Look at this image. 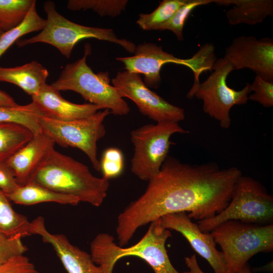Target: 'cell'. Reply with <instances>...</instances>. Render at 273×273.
<instances>
[{
    "label": "cell",
    "instance_id": "26",
    "mask_svg": "<svg viewBox=\"0 0 273 273\" xmlns=\"http://www.w3.org/2000/svg\"><path fill=\"white\" fill-rule=\"evenodd\" d=\"M34 0H0V27L4 32L19 25L25 19Z\"/></svg>",
    "mask_w": 273,
    "mask_h": 273
},
{
    "label": "cell",
    "instance_id": "27",
    "mask_svg": "<svg viewBox=\"0 0 273 273\" xmlns=\"http://www.w3.org/2000/svg\"><path fill=\"white\" fill-rule=\"evenodd\" d=\"M127 0H69L67 8L71 11L92 10L101 17H115L126 9Z\"/></svg>",
    "mask_w": 273,
    "mask_h": 273
},
{
    "label": "cell",
    "instance_id": "1",
    "mask_svg": "<svg viewBox=\"0 0 273 273\" xmlns=\"http://www.w3.org/2000/svg\"><path fill=\"white\" fill-rule=\"evenodd\" d=\"M242 175L237 167L190 164L168 156L144 193L118 215V245H127L139 228L168 214L188 212L198 221L215 216L229 204Z\"/></svg>",
    "mask_w": 273,
    "mask_h": 273
},
{
    "label": "cell",
    "instance_id": "24",
    "mask_svg": "<svg viewBox=\"0 0 273 273\" xmlns=\"http://www.w3.org/2000/svg\"><path fill=\"white\" fill-rule=\"evenodd\" d=\"M46 22V20L38 14L35 1L24 21L17 27L5 32L0 37V57L22 36L41 30Z\"/></svg>",
    "mask_w": 273,
    "mask_h": 273
},
{
    "label": "cell",
    "instance_id": "36",
    "mask_svg": "<svg viewBox=\"0 0 273 273\" xmlns=\"http://www.w3.org/2000/svg\"><path fill=\"white\" fill-rule=\"evenodd\" d=\"M17 105L14 99L6 92L0 89V107Z\"/></svg>",
    "mask_w": 273,
    "mask_h": 273
},
{
    "label": "cell",
    "instance_id": "16",
    "mask_svg": "<svg viewBox=\"0 0 273 273\" xmlns=\"http://www.w3.org/2000/svg\"><path fill=\"white\" fill-rule=\"evenodd\" d=\"M31 98L44 116L60 121L85 118L103 109L89 103L79 104L70 102L62 97L59 91L47 83L36 95Z\"/></svg>",
    "mask_w": 273,
    "mask_h": 273
},
{
    "label": "cell",
    "instance_id": "11",
    "mask_svg": "<svg viewBox=\"0 0 273 273\" xmlns=\"http://www.w3.org/2000/svg\"><path fill=\"white\" fill-rule=\"evenodd\" d=\"M112 85L120 96L133 101L140 112L156 122L185 119L184 110L165 100L151 90L140 74L127 71H119L112 80Z\"/></svg>",
    "mask_w": 273,
    "mask_h": 273
},
{
    "label": "cell",
    "instance_id": "33",
    "mask_svg": "<svg viewBox=\"0 0 273 273\" xmlns=\"http://www.w3.org/2000/svg\"><path fill=\"white\" fill-rule=\"evenodd\" d=\"M0 273H40L29 259L23 255L0 264Z\"/></svg>",
    "mask_w": 273,
    "mask_h": 273
},
{
    "label": "cell",
    "instance_id": "37",
    "mask_svg": "<svg viewBox=\"0 0 273 273\" xmlns=\"http://www.w3.org/2000/svg\"><path fill=\"white\" fill-rule=\"evenodd\" d=\"M225 273H229L226 272ZM236 273H252L251 268L249 264L246 263L239 271Z\"/></svg>",
    "mask_w": 273,
    "mask_h": 273
},
{
    "label": "cell",
    "instance_id": "38",
    "mask_svg": "<svg viewBox=\"0 0 273 273\" xmlns=\"http://www.w3.org/2000/svg\"><path fill=\"white\" fill-rule=\"evenodd\" d=\"M4 33V31L2 29V28L0 27V37L2 35V34Z\"/></svg>",
    "mask_w": 273,
    "mask_h": 273
},
{
    "label": "cell",
    "instance_id": "22",
    "mask_svg": "<svg viewBox=\"0 0 273 273\" xmlns=\"http://www.w3.org/2000/svg\"><path fill=\"white\" fill-rule=\"evenodd\" d=\"M33 135V132L23 125L0 122V162L8 160Z\"/></svg>",
    "mask_w": 273,
    "mask_h": 273
},
{
    "label": "cell",
    "instance_id": "13",
    "mask_svg": "<svg viewBox=\"0 0 273 273\" xmlns=\"http://www.w3.org/2000/svg\"><path fill=\"white\" fill-rule=\"evenodd\" d=\"M165 229L180 233L199 255L209 263L214 273H225L226 267L222 254L216 248V244L210 232L202 231L186 212L168 214L160 218Z\"/></svg>",
    "mask_w": 273,
    "mask_h": 273
},
{
    "label": "cell",
    "instance_id": "20",
    "mask_svg": "<svg viewBox=\"0 0 273 273\" xmlns=\"http://www.w3.org/2000/svg\"><path fill=\"white\" fill-rule=\"evenodd\" d=\"M7 196L11 201L27 206L44 202L75 206L80 202L76 197L56 192L32 182L20 186L14 192Z\"/></svg>",
    "mask_w": 273,
    "mask_h": 273
},
{
    "label": "cell",
    "instance_id": "32",
    "mask_svg": "<svg viewBox=\"0 0 273 273\" xmlns=\"http://www.w3.org/2000/svg\"><path fill=\"white\" fill-rule=\"evenodd\" d=\"M27 251V248L21 237H10L0 233V264L13 257L23 255Z\"/></svg>",
    "mask_w": 273,
    "mask_h": 273
},
{
    "label": "cell",
    "instance_id": "3",
    "mask_svg": "<svg viewBox=\"0 0 273 273\" xmlns=\"http://www.w3.org/2000/svg\"><path fill=\"white\" fill-rule=\"evenodd\" d=\"M171 236L170 231L163 227L159 218L152 221L143 237L129 247L117 245L114 237L109 234H98L90 244V254L104 273H113L116 262L129 256L145 260L154 273H180L171 264L165 247L166 242Z\"/></svg>",
    "mask_w": 273,
    "mask_h": 273
},
{
    "label": "cell",
    "instance_id": "21",
    "mask_svg": "<svg viewBox=\"0 0 273 273\" xmlns=\"http://www.w3.org/2000/svg\"><path fill=\"white\" fill-rule=\"evenodd\" d=\"M0 233L21 238L33 235L32 222L13 208L11 201L0 190Z\"/></svg>",
    "mask_w": 273,
    "mask_h": 273
},
{
    "label": "cell",
    "instance_id": "34",
    "mask_svg": "<svg viewBox=\"0 0 273 273\" xmlns=\"http://www.w3.org/2000/svg\"><path fill=\"white\" fill-rule=\"evenodd\" d=\"M15 174L5 162H0V190L6 195L14 192L19 187Z\"/></svg>",
    "mask_w": 273,
    "mask_h": 273
},
{
    "label": "cell",
    "instance_id": "10",
    "mask_svg": "<svg viewBox=\"0 0 273 273\" xmlns=\"http://www.w3.org/2000/svg\"><path fill=\"white\" fill-rule=\"evenodd\" d=\"M110 113V110L106 109L90 116L71 121L58 120L43 115L40 118L39 123L41 132L55 144L80 150L88 157L94 168L100 171L97 142L105 135L103 122Z\"/></svg>",
    "mask_w": 273,
    "mask_h": 273
},
{
    "label": "cell",
    "instance_id": "25",
    "mask_svg": "<svg viewBox=\"0 0 273 273\" xmlns=\"http://www.w3.org/2000/svg\"><path fill=\"white\" fill-rule=\"evenodd\" d=\"M187 0H163L158 7L149 14H140L136 23L143 30H158L168 21Z\"/></svg>",
    "mask_w": 273,
    "mask_h": 273
},
{
    "label": "cell",
    "instance_id": "19",
    "mask_svg": "<svg viewBox=\"0 0 273 273\" xmlns=\"http://www.w3.org/2000/svg\"><path fill=\"white\" fill-rule=\"evenodd\" d=\"M48 75L47 69L36 61L16 67H0V81L15 84L31 97L47 83Z\"/></svg>",
    "mask_w": 273,
    "mask_h": 273
},
{
    "label": "cell",
    "instance_id": "2",
    "mask_svg": "<svg viewBox=\"0 0 273 273\" xmlns=\"http://www.w3.org/2000/svg\"><path fill=\"white\" fill-rule=\"evenodd\" d=\"M29 182L96 207L104 202L110 185L109 180L94 176L85 164L55 148L46 156Z\"/></svg>",
    "mask_w": 273,
    "mask_h": 273
},
{
    "label": "cell",
    "instance_id": "9",
    "mask_svg": "<svg viewBox=\"0 0 273 273\" xmlns=\"http://www.w3.org/2000/svg\"><path fill=\"white\" fill-rule=\"evenodd\" d=\"M188 132L178 122L170 121L147 124L132 130L130 140L134 146L132 173L141 180L149 181L159 173L168 156L171 135Z\"/></svg>",
    "mask_w": 273,
    "mask_h": 273
},
{
    "label": "cell",
    "instance_id": "30",
    "mask_svg": "<svg viewBox=\"0 0 273 273\" xmlns=\"http://www.w3.org/2000/svg\"><path fill=\"white\" fill-rule=\"evenodd\" d=\"M100 162V170L104 178L109 180L119 176L124 168V157L117 148H109L103 152Z\"/></svg>",
    "mask_w": 273,
    "mask_h": 273
},
{
    "label": "cell",
    "instance_id": "4",
    "mask_svg": "<svg viewBox=\"0 0 273 273\" xmlns=\"http://www.w3.org/2000/svg\"><path fill=\"white\" fill-rule=\"evenodd\" d=\"M90 53V45L85 44L83 56L66 65L59 78L51 85L59 92L77 93L89 103L103 109H109L115 115H127L130 112L129 105L110 84L109 72L95 73L87 64L86 57Z\"/></svg>",
    "mask_w": 273,
    "mask_h": 273
},
{
    "label": "cell",
    "instance_id": "28",
    "mask_svg": "<svg viewBox=\"0 0 273 273\" xmlns=\"http://www.w3.org/2000/svg\"><path fill=\"white\" fill-rule=\"evenodd\" d=\"M211 3H213V0H187L158 30L171 31L178 40H184L183 28L189 16L197 7Z\"/></svg>",
    "mask_w": 273,
    "mask_h": 273
},
{
    "label": "cell",
    "instance_id": "23",
    "mask_svg": "<svg viewBox=\"0 0 273 273\" xmlns=\"http://www.w3.org/2000/svg\"><path fill=\"white\" fill-rule=\"evenodd\" d=\"M43 115L42 111L33 102L24 105L0 107V122L23 125L34 135L41 132L39 120Z\"/></svg>",
    "mask_w": 273,
    "mask_h": 273
},
{
    "label": "cell",
    "instance_id": "12",
    "mask_svg": "<svg viewBox=\"0 0 273 273\" xmlns=\"http://www.w3.org/2000/svg\"><path fill=\"white\" fill-rule=\"evenodd\" d=\"M224 57L234 70L247 68L263 79L273 81L272 39L240 36L226 48Z\"/></svg>",
    "mask_w": 273,
    "mask_h": 273
},
{
    "label": "cell",
    "instance_id": "7",
    "mask_svg": "<svg viewBox=\"0 0 273 273\" xmlns=\"http://www.w3.org/2000/svg\"><path fill=\"white\" fill-rule=\"evenodd\" d=\"M268 224L273 222V197L258 181L242 175L237 181L226 207L215 216L197 222L200 229L210 232L229 220Z\"/></svg>",
    "mask_w": 273,
    "mask_h": 273
},
{
    "label": "cell",
    "instance_id": "5",
    "mask_svg": "<svg viewBox=\"0 0 273 273\" xmlns=\"http://www.w3.org/2000/svg\"><path fill=\"white\" fill-rule=\"evenodd\" d=\"M210 233L220 247L229 273L239 271L258 253L273 250V223L258 224L229 220Z\"/></svg>",
    "mask_w": 273,
    "mask_h": 273
},
{
    "label": "cell",
    "instance_id": "6",
    "mask_svg": "<svg viewBox=\"0 0 273 273\" xmlns=\"http://www.w3.org/2000/svg\"><path fill=\"white\" fill-rule=\"evenodd\" d=\"M43 8L47 14L43 28L33 37L18 39L16 42L18 47L37 42L48 43L69 58L80 40L95 38L118 44L130 53L134 52L136 45L126 39L118 38L112 29L86 26L71 21L58 12L55 3L51 1L46 2Z\"/></svg>",
    "mask_w": 273,
    "mask_h": 273
},
{
    "label": "cell",
    "instance_id": "14",
    "mask_svg": "<svg viewBox=\"0 0 273 273\" xmlns=\"http://www.w3.org/2000/svg\"><path fill=\"white\" fill-rule=\"evenodd\" d=\"M134 55L118 57L124 69L131 73L144 75V83L149 88H157L161 85L160 71L165 64L184 65L185 59L176 57L163 51L162 47L155 43H144L136 46Z\"/></svg>",
    "mask_w": 273,
    "mask_h": 273
},
{
    "label": "cell",
    "instance_id": "18",
    "mask_svg": "<svg viewBox=\"0 0 273 273\" xmlns=\"http://www.w3.org/2000/svg\"><path fill=\"white\" fill-rule=\"evenodd\" d=\"M220 6H234L226 13L230 24L256 25L273 16L272 0H213Z\"/></svg>",
    "mask_w": 273,
    "mask_h": 273
},
{
    "label": "cell",
    "instance_id": "17",
    "mask_svg": "<svg viewBox=\"0 0 273 273\" xmlns=\"http://www.w3.org/2000/svg\"><path fill=\"white\" fill-rule=\"evenodd\" d=\"M55 142L39 132L6 162L14 171L19 186L28 184L40 163L53 149Z\"/></svg>",
    "mask_w": 273,
    "mask_h": 273
},
{
    "label": "cell",
    "instance_id": "15",
    "mask_svg": "<svg viewBox=\"0 0 273 273\" xmlns=\"http://www.w3.org/2000/svg\"><path fill=\"white\" fill-rule=\"evenodd\" d=\"M31 222L33 235H39L44 242L52 246L68 273H104L90 254L72 244L66 236L49 232L42 217L38 216Z\"/></svg>",
    "mask_w": 273,
    "mask_h": 273
},
{
    "label": "cell",
    "instance_id": "29",
    "mask_svg": "<svg viewBox=\"0 0 273 273\" xmlns=\"http://www.w3.org/2000/svg\"><path fill=\"white\" fill-rule=\"evenodd\" d=\"M216 60L215 47L209 43L202 46L199 51L192 58L186 59V66L191 69L194 73L193 84L200 82L199 76L201 73L211 71Z\"/></svg>",
    "mask_w": 273,
    "mask_h": 273
},
{
    "label": "cell",
    "instance_id": "8",
    "mask_svg": "<svg viewBox=\"0 0 273 273\" xmlns=\"http://www.w3.org/2000/svg\"><path fill=\"white\" fill-rule=\"evenodd\" d=\"M212 70L203 82L192 85L187 97L192 99L195 96L202 100L204 112L219 121L222 128L227 129L231 124V109L235 105L247 103L251 92L250 84L247 83L240 90L228 85L227 77L234 69L224 57L216 60Z\"/></svg>",
    "mask_w": 273,
    "mask_h": 273
},
{
    "label": "cell",
    "instance_id": "35",
    "mask_svg": "<svg viewBox=\"0 0 273 273\" xmlns=\"http://www.w3.org/2000/svg\"><path fill=\"white\" fill-rule=\"evenodd\" d=\"M185 261L189 270L183 273H205L200 268L195 254L185 257Z\"/></svg>",
    "mask_w": 273,
    "mask_h": 273
},
{
    "label": "cell",
    "instance_id": "31",
    "mask_svg": "<svg viewBox=\"0 0 273 273\" xmlns=\"http://www.w3.org/2000/svg\"><path fill=\"white\" fill-rule=\"evenodd\" d=\"M251 92L248 100L257 102L265 108L273 106V81H268L256 75L250 84Z\"/></svg>",
    "mask_w": 273,
    "mask_h": 273
}]
</instances>
